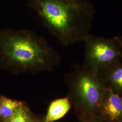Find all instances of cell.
<instances>
[{
    "mask_svg": "<svg viewBox=\"0 0 122 122\" xmlns=\"http://www.w3.org/2000/svg\"><path fill=\"white\" fill-rule=\"evenodd\" d=\"M71 106V103L67 97L52 101L49 106L45 122H54L63 118Z\"/></svg>",
    "mask_w": 122,
    "mask_h": 122,
    "instance_id": "7",
    "label": "cell"
},
{
    "mask_svg": "<svg viewBox=\"0 0 122 122\" xmlns=\"http://www.w3.org/2000/svg\"><path fill=\"white\" fill-rule=\"evenodd\" d=\"M82 122H102L103 120L97 114L81 115Z\"/></svg>",
    "mask_w": 122,
    "mask_h": 122,
    "instance_id": "10",
    "label": "cell"
},
{
    "mask_svg": "<svg viewBox=\"0 0 122 122\" xmlns=\"http://www.w3.org/2000/svg\"><path fill=\"white\" fill-rule=\"evenodd\" d=\"M100 73L107 87L122 96V61Z\"/></svg>",
    "mask_w": 122,
    "mask_h": 122,
    "instance_id": "6",
    "label": "cell"
},
{
    "mask_svg": "<svg viewBox=\"0 0 122 122\" xmlns=\"http://www.w3.org/2000/svg\"><path fill=\"white\" fill-rule=\"evenodd\" d=\"M85 65L101 72L122 61V37L106 38L90 34L84 39Z\"/></svg>",
    "mask_w": 122,
    "mask_h": 122,
    "instance_id": "4",
    "label": "cell"
},
{
    "mask_svg": "<svg viewBox=\"0 0 122 122\" xmlns=\"http://www.w3.org/2000/svg\"><path fill=\"white\" fill-rule=\"evenodd\" d=\"M45 28L63 46L90 34L96 10L90 0H25Z\"/></svg>",
    "mask_w": 122,
    "mask_h": 122,
    "instance_id": "1",
    "label": "cell"
},
{
    "mask_svg": "<svg viewBox=\"0 0 122 122\" xmlns=\"http://www.w3.org/2000/svg\"><path fill=\"white\" fill-rule=\"evenodd\" d=\"M0 60L16 74L51 71L61 61L48 41L29 29L0 30Z\"/></svg>",
    "mask_w": 122,
    "mask_h": 122,
    "instance_id": "2",
    "label": "cell"
},
{
    "mask_svg": "<svg viewBox=\"0 0 122 122\" xmlns=\"http://www.w3.org/2000/svg\"><path fill=\"white\" fill-rule=\"evenodd\" d=\"M98 115L107 122H122V96L107 87L101 101Z\"/></svg>",
    "mask_w": 122,
    "mask_h": 122,
    "instance_id": "5",
    "label": "cell"
},
{
    "mask_svg": "<svg viewBox=\"0 0 122 122\" xmlns=\"http://www.w3.org/2000/svg\"><path fill=\"white\" fill-rule=\"evenodd\" d=\"M5 122H32V120L28 109L23 104L10 118L5 120Z\"/></svg>",
    "mask_w": 122,
    "mask_h": 122,
    "instance_id": "9",
    "label": "cell"
},
{
    "mask_svg": "<svg viewBox=\"0 0 122 122\" xmlns=\"http://www.w3.org/2000/svg\"><path fill=\"white\" fill-rule=\"evenodd\" d=\"M68 96L81 115L97 114L107 87L100 72L86 66H75L65 76Z\"/></svg>",
    "mask_w": 122,
    "mask_h": 122,
    "instance_id": "3",
    "label": "cell"
},
{
    "mask_svg": "<svg viewBox=\"0 0 122 122\" xmlns=\"http://www.w3.org/2000/svg\"><path fill=\"white\" fill-rule=\"evenodd\" d=\"M0 103L2 117L5 120L10 118L18 109L24 104L20 101L10 99L5 96L0 97Z\"/></svg>",
    "mask_w": 122,
    "mask_h": 122,
    "instance_id": "8",
    "label": "cell"
},
{
    "mask_svg": "<svg viewBox=\"0 0 122 122\" xmlns=\"http://www.w3.org/2000/svg\"><path fill=\"white\" fill-rule=\"evenodd\" d=\"M2 117V111L1 107V103H0V117Z\"/></svg>",
    "mask_w": 122,
    "mask_h": 122,
    "instance_id": "11",
    "label": "cell"
},
{
    "mask_svg": "<svg viewBox=\"0 0 122 122\" xmlns=\"http://www.w3.org/2000/svg\"><path fill=\"white\" fill-rule=\"evenodd\" d=\"M44 122H45V121H44Z\"/></svg>",
    "mask_w": 122,
    "mask_h": 122,
    "instance_id": "12",
    "label": "cell"
}]
</instances>
